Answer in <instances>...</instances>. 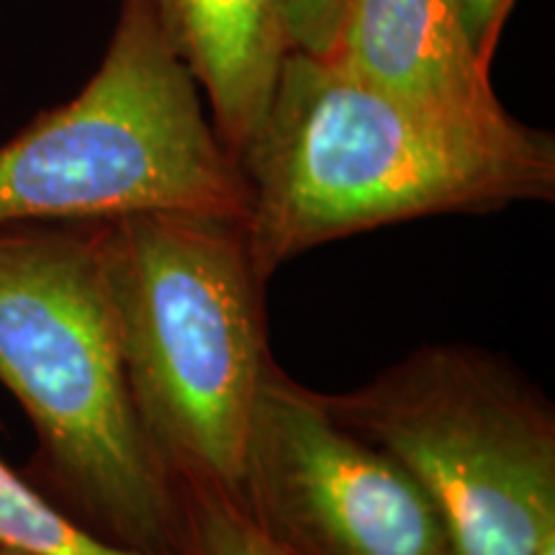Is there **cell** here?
I'll return each mask as SVG.
<instances>
[{"mask_svg": "<svg viewBox=\"0 0 555 555\" xmlns=\"http://www.w3.org/2000/svg\"><path fill=\"white\" fill-rule=\"evenodd\" d=\"M237 165L262 281L324 242L433 214L547 201L555 191L547 131L453 127L301 50L288 52Z\"/></svg>", "mask_w": 555, "mask_h": 555, "instance_id": "cell-1", "label": "cell"}, {"mask_svg": "<svg viewBox=\"0 0 555 555\" xmlns=\"http://www.w3.org/2000/svg\"><path fill=\"white\" fill-rule=\"evenodd\" d=\"M0 384L60 509L124 551L191 555L185 491L131 399L99 224L0 227Z\"/></svg>", "mask_w": 555, "mask_h": 555, "instance_id": "cell-2", "label": "cell"}, {"mask_svg": "<svg viewBox=\"0 0 555 555\" xmlns=\"http://www.w3.org/2000/svg\"><path fill=\"white\" fill-rule=\"evenodd\" d=\"M137 414L180 486L240 502L249 425L273 363L245 221L137 214L99 221Z\"/></svg>", "mask_w": 555, "mask_h": 555, "instance_id": "cell-3", "label": "cell"}, {"mask_svg": "<svg viewBox=\"0 0 555 555\" xmlns=\"http://www.w3.org/2000/svg\"><path fill=\"white\" fill-rule=\"evenodd\" d=\"M237 159L147 0H124L99 73L0 147V227L99 224L137 214L245 221Z\"/></svg>", "mask_w": 555, "mask_h": 555, "instance_id": "cell-4", "label": "cell"}, {"mask_svg": "<svg viewBox=\"0 0 555 555\" xmlns=\"http://www.w3.org/2000/svg\"><path fill=\"white\" fill-rule=\"evenodd\" d=\"M319 399L422 486L450 555H540L555 545L553 409L502 360L461 345L422 347L371 384Z\"/></svg>", "mask_w": 555, "mask_h": 555, "instance_id": "cell-5", "label": "cell"}, {"mask_svg": "<svg viewBox=\"0 0 555 555\" xmlns=\"http://www.w3.org/2000/svg\"><path fill=\"white\" fill-rule=\"evenodd\" d=\"M237 506L286 555H450L422 486L268 365Z\"/></svg>", "mask_w": 555, "mask_h": 555, "instance_id": "cell-6", "label": "cell"}, {"mask_svg": "<svg viewBox=\"0 0 555 555\" xmlns=\"http://www.w3.org/2000/svg\"><path fill=\"white\" fill-rule=\"evenodd\" d=\"M330 60L388 99L478 131L519 127L491 88L463 0H347Z\"/></svg>", "mask_w": 555, "mask_h": 555, "instance_id": "cell-7", "label": "cell"}, {"mask_svg": "<svg viewBox=\"0 0 555 555\" xmlns=\"http://www.w3.org/2000/svg\"><path fill=\"white\" fill-rule=\"evenodd\" d=\"M159 29L211 103L234 159L260 127L294 50L288 0H147Z\"/></svg>", "mask_w": 555, "mask_h": 555, "instance_id": "cell-8", "label": "cell"}, {"mask_svg": "<svg viewBox=\"0 0 555 555\" xmlns=\"http://www.w3.org/2000/svg\"><path fill=\"white\" fill-rule=\"evenodd\" d=\"M0 551L21 555H142L103 543L44 491L0 461Z\"/></svg>", "mask_w": 555, "mask_h": 555, "instance_id": "cell-9", "label": "cell"}, {"mask_svg": "<svg viewBox=\"0 0 555 555\" xmlns=\"http://www.w3.org/2000/svg\"><path fill=\"white\" fill-rule=\"evenodd\" d=\"M191 555H286L249 522L232 499L204 486H183Z\"/></svg>", "mask_w": 555, "mask_h": 555, "instance_id": "cell-10", "label": "cell"}, {"mask_svg": "<svg viewBox=\"0 0 555 555\" xmlns=\"http://www.w3.org/2000/svg\"><path fill=\"white\" fill-rule=\"evenodd\" d=\"M345 5L347 0H288V31L294 50L330 57Z\"/></svg>", "mask_w": 555, "mask_h": 555, "instance_id": "cell-11", "label": "cell"}, {"mask_svg": "<svg viewBox=\"0 0 555 555\" xmlns=\"http://www.w3.org/2000/svg\"><path fill=\"white\" fill-rule=\"evenodd\" d=\"M512 5H515V0H463L470 39L486 62L494 57Z\"/></svg>", "mask_w": 555, "mask_h": 555, "instance_id": "cell-12", "label": "cell"}, {"mask_svg": "<svg viewBox=\"0 0 555 555\" xmlns=\"http://www.w3.org/2000/svg\"><path fill=\"white\" fill-rule=\"evenodd\" d=\"M540 555H555V545H547V547H545V551H543V553H540Z\"/></svg>", "mask_w": 555, "mask_h": 555, "instance_id": "cell-13", "label": "cell"}, {"mask_svg": "<svg viewBox=\"0 0 555 555\" xmlns=\"http://www.w3.org/2000/svg\"><path fill=\"white\" fill-rule=\"evenodd\" d=\"M0 555H21V553H11V551H0Z\"/></svg>", "mask_w": 555, "mask_h": 555, "instance_id": "cell-14", "label": "cell"}]
</instances>
